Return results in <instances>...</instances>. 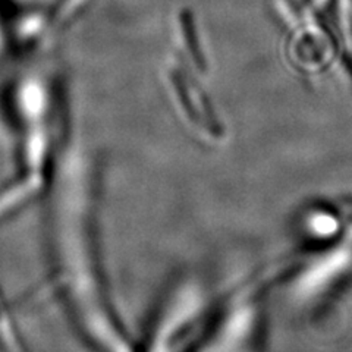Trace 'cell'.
<instances>
[{
    "instance_id": "cell-3",
    "label": "cell",
    "mask_w": 352,
    "mask_h": 352,
    "mask_svg": "<svg viewBox=\"0 0 352 352\" xmlns=\"http://www.w3.org/2000/svg\"><path fill=\"white\" fill-rule=\"evenodd\" d=\"M260 288L250 283L234 295L213 327L191 352H248L260 329Z\"/></svg>"
},
{
    "instance_id": "cell-2",
    "label": "cell",
    "mask_w": 352,
    "mask_h": 352,
    "mask_svg": "<svg viewBox=\"0 0 352 352\" xmlns=\"http://www.w3.org/2000/svg\"><path fill=\"white\" fill-rule=\"evenodd\" d=\"M208 304L203 283L195 279L179 282L166 296L144 345L137 352H191L200 340Z\"/></svg>"
},
{
    "instance_id": "cell-1",
    "label": "cell",
    "mask_w": 352,
    "mask_h": 352,
    "mask_svg": "<svg viewBox=\"0 0 352 352\" xmlns=\"http://www.w3.org/2000/svg\"><path fill=\"white\" fill-rule=\"evenodd\" d=\"M94 168L84 148L63 153L53 195L60 288L75 323L97 352H137L109 298L96 241Z\"/></svg>"
},
{
    "instance_id": "cell-4",
    "label": "cell",
    "mask_w": 352,
    "mask_h": 352,
    "mask_svg": "<svg viewBox=\"0 0 352 352\" xmlns=\"http://www.w3.org/2000/svg\"><path fill=\"white\" fill-rule=\"evenodd\" d=\"M248 352H257V351H256V348H254V349H251V351H248Z\"/></svg>"
}]
</instances>
